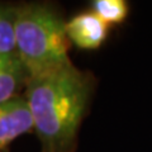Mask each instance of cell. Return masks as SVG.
Here are the masks:
<instances>
[{
	"label": "cell",
	"instance_id": "obj_5",
	"mask_svg": "<svg viewBox=\"0 0 152 152\" xmlns=\"http://www.w3.org/2000/svg\"><path fill=\"white\" fill-rule=\"evenodd\" d=\"M28 80L29 72L17 53L0 55V104L20 96Z\"/></svg>",
	"mask_w": 152,
	"mask_h": 152
},
{
	"label": "cell",
	"instance_id": "obj_7",
	"mask_svg": "<svg viewBox=\"0 0 152 152\" xmlns=\"http://www.w3.org/2000/svg\"><path fill=\"white\" fill-rule=\"evenodd\" d=\"M91 9L105 24H121L128 17L129 4L126 0H94Z\"/></svg>",
	"mask_w": 152,
	"mask_h": 152
},
{
	"label": "cell",
	"instance_id": "obj_2",
	"mask_svg": "<svg viewBox=\"0 0 152 152\" xmlns=\"http://www.w3.org/2000/svg\"><path fill=\"white\" fill-rule=\"evenodd\" d=\"M15 46L29 77L71 62L66 22L48 4L17 5Z\"/></svg>",
	"mask_w": 152,
	"mask_h": 152
},
{
	"label": "cell",
	"instance_id": "obj_4",
	"mask_svg": "<svg viewBox=\"0 0 152 152\" xmlns=\"http://www.w3.org/2000/svg\"><path fill=\"white\" fill-rule=\"evenodd\" d=\"M66 34L69 41L81 50H98L108 37L105 24L94 12H84L66 22Z\"/></svg>",
	"mask_w": 152,
	"mask_h": 152
},
{
	"label": "cell",
	"instance_id": "obj_3",
	"mask_svg": "<svg viewBox=\"0 0 152 152\" xmlns=\"http://www.w3.org/2000/svg\"><path fill=\"white\" fill-rule=\"evenodd\" d=\"M33 129V122L24 96L0 104V152H8L14 140Z\"/></svg>",
	"mask_w": 152,
	"mask_h": 152
},
{
	"label": "cell",
	"instance_id": "obj_6",
	"mask_svg": "<svg viewBox=\"0 0 152 152\" xmlns=\"http://www.w3.org/2000/svg\"><path fill=\"white\" fill-rule=\"evenodd\" d=\"M15 18L17 5L0 4V55L17 53Z\"/></svg>",
	"mask_w": 152,
	"mask_h": 152
},
{
	"label": "cell",
	"instance_id": "obj_1",
	"mask_svg": "<svg viewBox=\"0 0 152 152\" xmlns=\"http://www.w3.org/2000/svg\"><path fill=\"white\" fill-rule=\"evenodd\" d=\"M94 84L72 62L31 76L26 100L42 152H74Z\"/></svg>",
	"mask_w": 152,
	"mask_h": 152
}]
</instances>
